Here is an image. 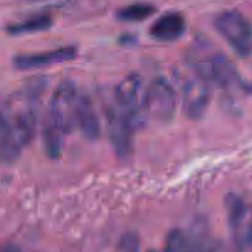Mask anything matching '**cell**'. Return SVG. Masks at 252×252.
<instances>
[{
    "instance_id": "18",
    "label": "cell",
    "mask_w": 252,
    "mask_h": 252,
    "mask_svg": "<svg viewBox=\"0 0 252 252\" xmlns=\"http://www.w3.org/2000/svg\"><path fill=\"white\" fill-rule=\"evenodd\" d=\"M0 252H21L16 245H12V244H7V245H4L1 249H0Z\"/></svg>"
},
{
    "instance_id": "14",
    "label": "cell",
    "mask_w": 252,
    "mask_h": 252,
    "mask_svg": "<svg viewBox=\"0 0 252 252\" xmlns=\"http://www.w3.org/2000/svg\"><path fill=\"white\" fill-rule=\"evenodd\" d=\"M53 24V20L49 15L46 14H39L34 15V16L29 17L26 20H22V21L14 22V24H10L6 27L7 33L14 34H26V33H34V32H41L46 31Z\"/></svg>"
},
{
    "instance_id": "19",
    "label": "cell",
    "mask_w": 252,
    "mask_h": 252,
    "mask_svg": "<svg viewBox=\"0 0 252 252\" xmlns=\"http://www.w3.org/2000/svg\"><path fill=\"white\" fill-rule=\"evenodd\" d=\"M150 252H154V251H150Z\"/></svg>"
},
{
    "instance_id": "17",
    "label": "cell",
    "mask_w": 252,
    "mask_h": 252,
    "mask_svg": "<svg viewBox=\"0 0 252 252\" xmlns=\"http://www.w3.org/2000/svg\"><path fill=\"white\" fill-rule=\"evenodd\" d=\"M203 252H224V248L220 241L208 239L206 246H204Z\"/></svg>"
},
{
    "instance_id": "15",
    "label": "cell",
    "mask_w": 252,
    "mask_h": 252,
    "mask_svg": "<svg viewBox=\"0 0 252 252\" xmlns=\"http://www.w3.org/2000/svg\"><path fill=\"white\" fill-rule=\"evenodd\" d=\"M157 7L149 2H134L117 11V19L125 22H140L155 14Z\"/></svg>"
},
{
    "instance_id": "6",
    "label": "cell",
    "mask_w": 252,
    "mask_h": 252,
    "mask_svg": "<svg viewBox=\"0 0 252 252\" xmlns=\"http://www.w3.org/2000/svg\"><path fill=\"white\" fill-rule=\"evenodd\" d=\"M107 132L111 145L116 155L121 159H129L133 154L134 133L137 132L130 121L123 115L120 108L115 105L108 106L106 111Z\"/></svg>"
},
{
    "instance_id": "7",
    "label": "cell",
    "mask_w": 252,
    "mask_h": 252,
    "mask_svg": "<svg viewBox=\"0 0 252 252\" xmlns=\"http://www.w3.org/2000/svg\"><path fill=\"white\" fill-rule=\"evenodd\" d=\"M176 93L164 78H157L147 88V106L149 117L160 122H170L176 112Z\"/></svg>"
},
{
    "instance_id": "13",
    "label": "cell",
    "mask_w": 252,
    "mask_h": 252,
    "mask_svg": "<svg viewBox=\"0 0 252 252\" xmlns=\"http://www.w3.org/2000/svg\"><path fill=\"white\" fill-rule=\"evenodd\" d=\"M65 135L64 130L48 116H44L42 125V142H43L46 154L51 159H59L63 152V138Z\"/></svg>"
},
{
    "instance_id": "5",
    "label": "cell",
    "mask_w": 252,
    "mask_h": 252,
    "mask_svg": "<svg viewBox=\"0 0 252 252\" xmlns=\"http://www.w3.org/2000/svg\"><path fill=\"white\" fill-rule=\"evenodd\" d=\"M225 209L228 223L233 234L234 243L240 250L252 246V204L246 203L239 194L225 196Z\"/></svg>"
},
{
    "instance_id": "1",
    "label": "cell",
    "mask_w": 252,
    "mask_h": 252,
    "mask_svg": "<svg viewBox=\"0 0 252 252\" xmlns=\"http://www.w3.org/2000/svg\"><path fill=\"white\" fill-rule=\"evenodd\" d=\"M189 65L196 75L203 79L209 85L220 89H230L240 85L241 78L236 66L228 57L213 49H194L189 56Z\"/></svg>"
},
{
    "instance_id": "11",
    "label": "cell",
    "mask_w": 252,
    "mask_h": 252,
    "mask_svg": "<svg viewBox=\"0 0 252 252\" xmlns=\"http://www.w3.org/2000/svg\"><path fill=\"white\" fill-rule=\"evenodd\" d=\"M76 128L88 140H97L101 134V125L95 105L89 96L79 95L76 106Z\"/></svg>"
},
{
    "instance_id": "3",
    "label": "cell",
    "mask_w": 252,
    "mask_h": 252,
    "mask_svg": "<svg viewBox=\"0 0 252 252\" xmlns=\"http://www.w3.org/2000/svg\"><path fill=\"white\" fill-rule=\"evenodd\" d=\"M214 26L239 57L251 56L252 25L243 12L235 9L225 10L217 15Z\"/></svg>"
},
{
    "instance_id": "9",
    "label": "cell",
    "mask_w": 252,
    "mask_h": 252,
    "mask_svg": "<svg viewBox=\"0 0 252 252\" xmlns=\"http://www.w3.org/2000/svg\"><path fill=\"white\" fill-rule=\"evenodd\" d=\"M75 47L64 46L56 49H51V51L19 54L14 58L12 64H14L15 68L20 69V70H29V69H37L42 68V66L73 61V59H75Z\"/></svg>"
},
{
    "instance_id": "2",
    "label": "cell",
    "mask_w": 252,
    "mask_h": 252,
    "mask_svg": "<svg viewBox=\"0 0 252 252\" xmlns=\"http://www.w3.org/2000/svg\"><path fill=\"white\" fill-rule=\"evenodd\" d=\"M115 103L135 129L144 127L148 115L147 86L137 74L126 76L115 90Z\"/></svg>"
},
{
    "instance_id": "16",
    "label": "cell",
    "mask_w": 252,
    "mask_h": 252,
    "mask_svg": "<svg viewBox=\"0 0 252 252\" xmlns=\"http://www.w3.org/2000/svg\"><path fill=\"white\" fill-rule=\"evenodd\" d=\"M121 249L125 252H138L139 250V241L135 235L128 234L121 241Z\"/></svg>"
},
{
    "instance_id": "10",
    "label": "cell",
    "mask_w": 252,
    "mask_h": 252,
    "mask_svg": "<svg viewBox=\"0 0 252 252\" xmlns=\"http://www.w3.org/2000/svg\"><path fill=\"white\" fill-rule=\"evenodd\" d=\"M186 31V19L182 14L170 11L161 15L150 26L149 33L154 39L161 42H172L184 36Z\"/></svg>"
},
{
    "instance_id": "12",
    "label": "cell",
    "mask_w": 252,
    "mask_h": 252,
    "mask_svg": "<svg viewBox=\"0 0 252 252\" xmlns=\"http://www.w3.org/2000/svg\"><path fill=\"white\" fill-rule=\"evenodd\" d=\"M25 145L11 120L0 112V160L6 164L16 161Z\"/></svg>"
},
{
    "instance_id": "4",
    "label": "cell",
    "mask_w": 252,
    "mask_h": 252,
    "mask_svg": "<svg viewBox=\"0 0 252 252\" xmlns=\"http://www.w3.org/2000/svg\"><path fill=\"white\" fill-rule=\"evenodd\" d=\"M80 94L71 81H63L56 88L46 115L54 121L65 134L76 128V106Z\"/></svg>"
},
{
    "instance_id": "8",
    "label": "cell",
    "mask_w": 252,
    "mask_h": 252,
    "mask_svg": "<svg viewBox=\"0 0 252 252\" xmlns=\"http://www.w3.org/2000/svg\"><path fill=\"white\" fill-rule=\"evenodd\" d=\"M182 110L189 120H201L211 102L209 84L196 74L185 79L181 88Z\"/></svg>"
}]
</instances>
